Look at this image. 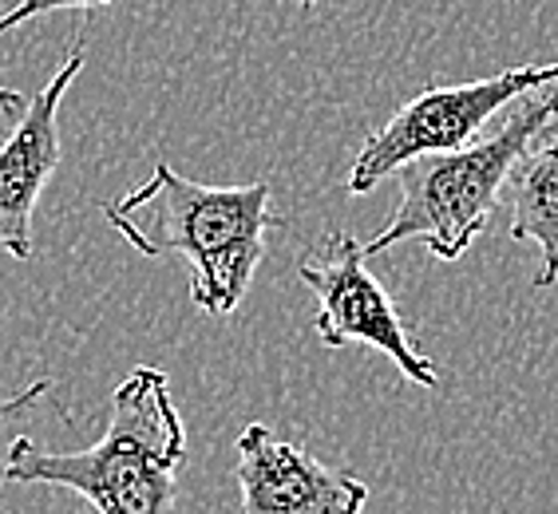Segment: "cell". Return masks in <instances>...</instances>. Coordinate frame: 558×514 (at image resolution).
<instances>
[{"label": "cell", "instance_id": "6da1fadb", "mask_svg": "<svg viewBox=\"0 0 558 514\" xmlns=\"http://www.w3.org/2000/svg\"><path fill=\"white\" fill-rule=\"evenodd\" d=\"M104 218L135 254L183 257L191 301L210 317H230L242 305L266 257V234L281 225L269 210V183H191L162 159Z\"/></svg>", "mask_w": 558, "mask_h": 514}, {"label": "cell", "instance_id": "7a4b0ae2", "mask_svg": "<svg viewBox=\"0 0 558 514\" xmlns=\"http://www.w3.org/2000/svg\"><path fill=\"white\" fill-rule=\"evenodd\" d=\"M186 460V424L171 400L167 372L131 368L111 392L108 424L84 451H44L16 436L0 479L24 487H64L96 514H174V475Z\"/></svg>", "mask_w": 558, "mask_h": 514}, {"label": "cell", "instance_id": "3957f363", "mask_svg": "<svg viewBox=\"0 0 558 514\" xmlns=\"http://www.w3.org/2000/svg\"><path fill=\"white\" fill-rule=\"evenodd\" d=\"M558 131V84L531 91L519 111L504 119V127L480 135L460 150L420 155L397 171L400 203L365 242V257L385 254L400 242H424L432 257L460 261L492 222L499 194L515 171V162L538 139Z\"/></svg>", "mask_w": 558, "mask_h": 514}, {"label": "cell", "instance_id": "277c9868", "mask_svg": "<svg viewBox=\"0 0 558 514\" xmlns=\"http://www.w3.org/2000/svg\"><path fill=\"white\" fill-rule=\"evenodd\" d=\"M555 84L558 64H526L507 68L499 75H487V79H475V84L428 87V91L412 96L400 111H392L368 135L365 147L356 150L344 186H349V194H368L385 183L388 174H397L404 162L420 159V155L468 147L515 99Z\"/></svg>", "mask_w": 558, "mask_h": 514}, {"label": "cell", "instance_id": "5b68a950", "mask_svg": "<svg viewBox=\"0 0 558 514\" xmlns=\"http://www.w3.org/2000/svg\"><path fill=\"white\" fill-rule=\"evenodd\" d=\"M301 285L317 297V336L325 348L365 344L385 353L400 368L404 380L420 388H440V372L412 341L409 325L400 321L397 305L380 285V278L368 273L365 242H356L344 230H329L322 246L298 261Z\"/></svg>", "mask_w": 558, "mask_h": 514}, {"label": "cell", "instance_id": "8992f818", "mask_svg": "<svg viewBox=\"0 0 558 514\" xmlns=\"http://www.w3.org/2000/svg\"><path fill=\"white\" fill-rule=\"evenodd\" d=\"M242 503L234 514H361L368 487L356 475L281 440L266 424H246L234 440Z\"/></svg>", "mask_w": 558, "mask_h": 514}, {"label": "cell", "instance_id": "52a82bcc", "mask_svg": "<svg viewBox=\"0 0 558 514\" xmlns=\"http://www.w3.org/2000/svg\"><path fill=\"white\" fill-rule=\"evenodd\" d=\"M87 56L84 40L68 48L64 64L56 68L52 79L28 99L21 111V123L12 135L0 143V254L28 261L33 257V215L40 203L44 186L52 183L64 159V143H60V103H64L68 87L75 75L84 72Z\"/></svg>", "mask_w": 558, "mask_h": 514}, {"label": "cell", "instance_id": "ba28073f", "mask_svg": "<svg viewBox=\"0 0 558 514\" xmlns=\"http://www.w3.org/2000/svg\"><path fill=\"white\" fill-rule=\"evenodd\" d=\"M511 186V230L515 242L538 246L543 261L535 269V290L558 281V139H538L515 162Z\"/></svg>", "mask_w": 558, "mask_h": 514}, {"label": "cell", "instance_id": "9c48e42d", "mask_svg": "<svg viewBox=\"0 0 558 514\" xmlns=\"http://www.w3.org/2000/svg\"><path fill=\"white\" fill-rule=\"evenodd\" d=\"M104 4H116V0H21V4H12L9 12H0V36L12 33V28H21V24H33L48 12H68V9H104Z\"/></svg>", "mask_w": 558, "mask_h": 514}, {"label": "cell", "instance_id": "30bf717a", "mask_svg": "<svg viewBox=\"0 0 558 514\" xmlns=\"http://www.w3.org/2000/svg\"><path fill=\"white\" fill-rule=\"evenodd\" d=\"M48 392H52V380H36V384L21 388V392H12V396H0V428L12 424V419L28 416V412L48 396Z\"/></svg>", "mask_w": 558, "mask_h": 514}, {"label": "cell", "instance_id": "8fae6325", "mask_svg": "<svg viewBox=\"0 0 558 514\" xmlns=\"http://www.w3.org/2000/svg\"><path fill=\"white\" fill-rule=\"evenodd\" d=\"M0 108L24 111V108H28V99H24L21 91H12V87H0Z\"/></svg>", "mask_w": 558, "mask_h": 514}, {"label": "cell", "instance_id": "7c38bea8", "mask_svg": "<svg viewBox=\"0 0 558 514\" xmlns=\"http://www.w3.org/2000/svg\"><path fill=\"white\" fill-rule=\"evenodd\" d=\"M301 4H313V0H301Z\"/></svg>", "mask_w": 558, "mask_h": 514}]
</instances>
